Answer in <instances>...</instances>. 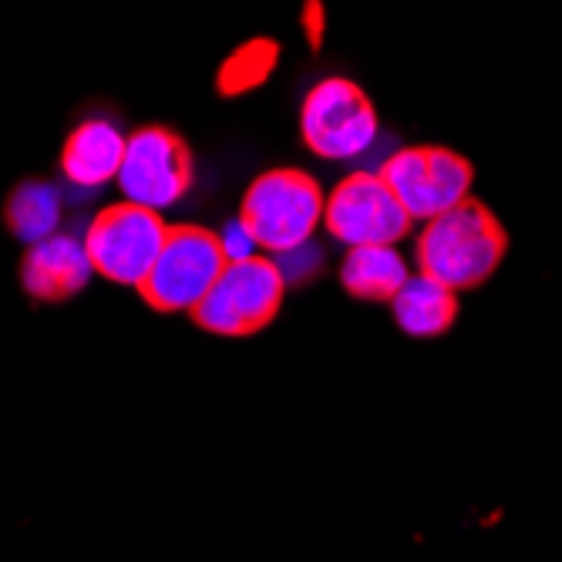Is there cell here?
<instances>
[{"instance_id": "obj_1", "label": "cell", "mask_w": 562, "mask_h": 562, "mask_svg": "<svg viewBox=\"0 0 562 562\" xmlns=\"http://www.w3.org/2000/svg\"><path fill=\"white\" fill-rule=\"evenodd\" d=\"M505 249L508 236L498 216L482 199L469 195L462 206L425 223L415 252L422 277L458 293L485 283L505 260Z\"/></svg>"}, {"instance_id": "obj_2", "label": "cell", "mask_w": 562, "mask_h": 562, "mask_svg": "<svg viewBox=\"0 0 562 562\" xmlns=\"http://www.w3.org/2000/svg\"><path fill=\"white\" fill-rule=\"evenodd\" d=\"M327 195L317 179L300 169H273L263 172L243 195L239 223L267 252H296L314 236L324 220Z\"/></svg>"}, {"instance_id": "obj_3", "label": "cell", "mask_w": 562, "mask_h": 562, "mask_svg": "<svg viewBox=\"0 0 562 562\" xmlns=\"http://www.w3.org/2000/svg\"><path fill=\"white\" fill-rule=\"evenodd\" d=\"M226 263L229 260L220 236L210 233L206 226H169L166 246L145 283L138 286V293L151 311L192 314L210 296Z\"/></svg>"}, {"instance_id": "obj_4", "label": "cell", "mask_w": 562, "mask_h": 562, "mask_svg": "<svg viewBox=\"0 0 562 562\" xmlns=\"http://www.w3.org/2000/svg\"><path fill=\"white\" fill-rule=\"evenodd\" d=\"M286 290L283 270L267 257H249L226 263L223 277L202 300L192 321L220 337H249L270 327L280 314Z\"/></svg>"}, {"instance_id": "obj_5", "label": "cell", "mask_w": 562, "mask_h": 562, "mask_svg": "<svg viewBox=\"0 0 562 562\" xmlns=\"http://www.w3.org/2000/svg\"><path fill=\"white\" fill-rule=\"evenodd\" d=\"M381 179L391 186L407 216L415 223H431L469 199L475 169L465 156L445 145H412L394 151L381 166Z\"/></svg>"}, {"instance_id": "obj_6", "label": "cell", "mask_w": 562, "mask_h": 562, "mask_svg": "<svg viewBox=\"0 0 562 562\" xmlns=\"http://www.w3.org/2000/svg\"><path fill=\"white\" fill-rule=\"evenodd\" d=\"M169 226L159 213H151L135 202H115L105 213H98L85 233V252L94 267L112 283L142 286L156 267L166 246Z\"/></svg>"}, {"instance_id": "obj_7", "label": "cell", "mask_w": 562, "mask_h": 562, "mask_svg": "<svg viewBox=\"0 0 562 562\" xmlns=\"http://www.w3.org/2000/svg\"><path fill=\"white\" fill-rule=\"evenodd\" d=\"M300 132L321 159H353L374 142L378 112L361 85L327 78L306 94L300 109Z\"/></svg>"}, {"instance_id": "obj_8", "label": "cell", "mask_w": 562, "mask_h": 562, "mask_svg": "<svg viewBox=\"0 0 562 562\" xmlns=\"http://www.w3.org/2000/svg\"><path fill=\"white\" fill-rule=\"evenodd\" d=\"M324 226L350 249L394 246L412 233L415 220L404 213L381 172H353L327 195Z\"/></svg>"}, {"instance_id": "obj_9", "label": "cell", "mask_w": 562, "mask_h": 562, "mask_svg": "<svg viewBox=\"0 0 562 562\" xmlns=\"http://www.w3.org/2000/svg\"><path fill=\"white\" fill-rule=\"evenodd\" d=\"M195 179L192 151L182 135L162 125L138 128L125 145V162L119 172V186L125 202L159 213L179 202Z\"/></svg>"}, {"instance_id": "obj_10", "label": "cell", "mask_w": 562, "mask_h": 562, "mask_svg": "<svg viewBox=\"0 0 562 562\" xmlns=\"http://www.w3.org/2000/svg\"><path fill=\"white\" fill-rule=\"evenodd\" d=\"M94 267L85 252V243L75 236H50L24 252L21 263V283L34 300L61 303L81 293L91 280Z\"/></svg>"}, {"instance_id": "obj_11", "label": "cell", "mask_w": 562, "mask_h": 562, "mask_svg": "<svg viewBox=\"0 0 562 562\" xmlns=\"http://www.w3.org/2000/svg\"><path fill=\"white\" fill-rule=\"evenodd\" d=\"M125 145L128 138L105 119H91L78 125L61 151V169L65 176L81 189H98L112 179H119L125 162Z\"/></svg>"}, {"instance_id": "obj_12", "label": "cell", "mask_w": 562, "mask_h": 562, "mask_svg": "<svg viewBox=\"0 0 562 562\" xmlns=\"http://www.w3.org/2000/svg\"><path fill=\"white\" fill-rule=\"evenodd\" d=\"M407 280H412V273H407V263L394 246L350 249L340 270V283L350 296L374 303H391Z\"/></svg>"}, {"instance_id": "obj_13", "label": "cell", "mask_w": 562, "mask_h": 562, "mask_svg": "<svg viewBox=\"0 0 562 562\" xmlns=\"http://www.w3.org/2000/svg\"><path fill=\"white\" fill-rule=\"evenodd\" d=\"M391 306H394L397 327L412 337H441L458 317L454 290L435 283L422 273L404 283V290L391 300Z\"/></svg>"}, {"instance_id": "obj_14", "label": "cell", "mask_w": 562, "mask_h": 562, "mask_svg": "<svg viewBox=\"0 0 562 562\" xmlns=\"http://www.w3.org/2000/svg\"><path fill=\"white\" fill-rule=\"evenodd\" d=\"M4 220H8V229L21 243L37 246L55 236L61 223V195L47 182H21L8 199Z\"/></svg>"}, {"instance_id": "obj_15", "label": "cell", "mask_w": 562, "mask_h": 562, "mask_svg": "<svg viewBox=\"0 0 562 562\" xmlns=\"http://www.w3.org/2000/svg\"><path fill=\"white\" fill-rule=\"evenodd\" d=\"M270 68H273V44L257 41V44L243 47L239 55L229 58V65L220 75V85H223L226 94H236V91L260 85L270 75Z\"/></svg>"}, {"instance_id": "obj_16", "label": "cell", "mask_w": 562, "mask_h": 562, "mask_svg": "<svg viewBox=\"0 0 562 562\" xmlns=\"http://www.w3.org/2000/svg\"><path fill=\"white\" fill-rule=\"evenodd\" d=\"M220 243H223V252H226V260L233 263V260H249V257H257V243H252V236L246 233V226L243 223H229L226 226V233L220 236Z\"/></svg>"}]
</instances>
